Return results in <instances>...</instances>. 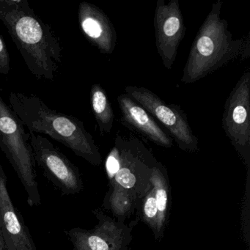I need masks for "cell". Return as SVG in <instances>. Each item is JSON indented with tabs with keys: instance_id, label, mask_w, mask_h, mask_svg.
Returning <instances> with one entry per match:
<instances>
[{
	"instance_id": "1",
	"label": "cell",
	"mask_w": 250,
	"mask_h": 250,
	"mask_svg": "<svg viewBox=\"0 0 250 250\" xmlns=\"http://www.w3.org/2000/svg\"><path fill=\"white\" fill-rule=\"evenodd\" d=\"M0 20L30 72L54 81L62 61L59 36L37 15L27 0H0Z\"/></svg>"
},
{
	"instance_id": "17",
	"label": "cell",
	"mask_w": 250,
	"mask_h": 250,
	"mask_svg": "<svg viewBox=\"0 0 250 250\" xmlns=\"http://www.w3.org/2000/svg\"><path fill=\"white\" fill-rule=\"evenodd\" d=\"M143 214L145 222L156 232L158 219V208L156 204L154 188L151 187L147 191L143 205Z\"/></svg>"
},
{
	"instance_id": "9",
	"label": "cell",
	"mask_w": 250,
	"mask_h": 250,
	"mask_svg": "<svg viewBox=\"0 0 250 250\" xmlns=\"http://www.w3.org/2000/svg\"><path fill=\"white\" fill-rule=\"evenodd\" d=\"M153 25L156 46L162 63L170 70L175 63L178 47L184 39L186 26L178 0H158L155 10Z\"/></svg>"
},
{
	"instance_id": "13",
	"label": "cell",
	"mask_w": 250,
	"mask_h": 250,
	"mask_svg": "<svg viewBox=\"0 0 250 250\" xmlns=\"http://www.w3.org/2000/svg\"><path fill=\"white\" fill-rule=\"evenodd\" d=\"M118 102L124 124L161 147H172V137L166 134L153 117L134 99L125 93L118 96Z\"/></svg>"
},
{
	"instance_id": "6",
	"label": "cell",
	"mask_w": 250,
	"mask_h": 250,
	"mask_svg": "<svg viewBox=\"0 0 250 250\" xmlns=\"http://www.w3.org/2000/svg\"><path fill=\"white\" fill-rule=\"evenodd\" d=\"M125 94L134 99L169 131L172 140L184 151H197L199 140L188 124L186 112L181 106L167 104L156 93L146 87L125 86Z\"/></svg>"
},
{
	"instance_id": "15",
	"label": "cell",
	"mask_w": 250,
	"mask_h": 250,
	"mask_svg": "<svg viewBox=\"0 0 250 250\" xmlns=\"http://www.w3.org/2000/svg\"><path fill=\"white\" fill-rule=\"evenodd\" d=\"M162 167L159 164H156L153 167L151 175L152 187L154 188L156 204L158 208L157 225H156V236L162 232V228L166 220L167 213L168 190L167 181L162 172Z\"/></svg>"
},
{
	"instance_id": "11",
	"label": "cell",
	"mask_w": 250,
	"mask_h": 250,
	"mask_svg": "<svg viewBox=\"0 0 250 250\" xmlns=\"http://www.w3.org/2000/svg\"><path fill=\"white\" fill-rule=\"evenodd\" d=\"M93 213L99 219L94 229L74 228L65 230L73 250H126L130 236L125 225L115 222L100 210Z\"/></svg>"
},
{
	"instance_id": "14",
	"label": "cell",
	"mask_w": 250,
	"mask_h": 250,
	"mask_svg": "<svg viewBox=\"0 0 250 250\" xmlns=\"http://www.w3.org/2000/svg\"><path fill=\"white\" fill-rule=\"evenodd\" d=\"M90 96L92 111L101 134H109L113 126L114 113L106 91L100 84H94Z\"/></svg>"
},
{
	"instance_id": "4",
	"label": "cell",
	"mask_w": 250,
	"mask_h": 250,
	"mask_svg": "<svg viewBox=\"0 0 250 250\" xmlns=\"http://www.w3.org/2000/svg\"><path fill=\"white\" fill-rule=\"evenodd\" d=\"M0 150L11 164L27 193L30 207L42 204L36 162L30 144V134L26 132L21 120L0 96Z\"/></svg>"
},
{
	"instance_id": "2",
	"label": "cell",
	"mask_w": 250,
	"mask_h": 250,
	"mask_svg": "<svg viewBox=\"0 0 250 250\" xmlns=\"http://www.w3.org/2000/svg\"><path fill=\"white\" fill-rule=\"evenodd\" d=\"M222 6V0L213 3L196 35L183 70L184 84L196 83L237 58H250V36L234 39L228 21L221 17Z\"/></svg>"
},
{
	"instance_id": "19",
	"label": "cell",
	"mask_w": 250,
	"mask_h": 250,
	"mask_svg": "<svg viewBox=\"0 0 250 250\" xmlns=\"http://www.w3.org/2000/svg\"><path fill=\"white\" fill-rule=\"evenodd\" d=\"M0 250H2V249H1V246H0Z\"/></svg>"
},
{
	"instance_id": "18",
	"label": "cell",
	"mask_w": 250,
	"mask_h": 250,
	"mask_svg": "<svg viewBox=\"0 0 250 250\" xmlns=\"http://www.w3.org/2000/svg\"><path fill=\"white\" fill-rule=\"evenodd\" d=\"M10 70L11 65L8 46L2 38L0 36V74L5 76L8 75Z\"/></svg>"
},
{
	"instance_id": "8",
	"label": "cell",
	"mask_w": 250,
	"mask_h": 250,
	"mask_svg": "<svg viewBox=\"0 0 250 250\" xmlns=\"http://www.w3.org/2000/svg\"><path fill=\"white\" fill-rule=\"evenodd\" d=\"M30 144L36 165L63 195H75L83 189L78 168L50 140L30 133Z\"/></svg>"
},
{
	"instance_id": "16",
	"label": "cell",
	"mask_w": 250,
	"mask_h": 250,
	"mask_svg": "<svg viewBox=\"0 0 250 250\" xmlns=\"http://www.w3.org/2000/svg\"><path fill=\"white\" fill-rule=\"evenodd\" d=\"M136 200L137 198L128 191L114 186L109 197V208L117 216H125L132 211Z\"/></svg>"
},
{
	"instance_id": "10",
	"label": "cell",
	"mask_w": 250,
	"mask_h": 250,
	"mask_svg": "<svg viewBox=\"0 0 250 250\" xmlns=\"http://www.w3.org/2000/svg\"><path fill=\"white\" fill-rule=\"evenodd\" d=\"M0 246L2 250H37L31 232L10 195L8 178L1 165Z\"/></svg>"
},
{
	"instance_id": "3",
	"label": "cell",
	"mask_w": 250,
	"mask_h": 250,
	"mask_svg": "<svg viewBox=\"0 0 250 250\" xmlns=\"http://www.w3.org/2000/svg\"><path fill=\"white\" fill-rule=\"evenodd\" d=\"M9 102L14 113L30 133L46 134L92 165H101L99 147L78 118L50 109L33 94L11 92Z\"/></svg>"
},
{
	"instance_id": "7",
	"label": "cell",
	"mask_w": 250,
	"mask_h": 250,
	"mask_svg": "<svg viewBox=\"0 0 250 250\" xmlns=\"http://www.w3.org/2000/svg\"><path fill=\"white\" fill-rule=\"evenodd\" d=\"M222 128L247 166L250 159V71L240 77L225 102Z\"/></svg>"
},
{
	"instance_id": "12",
	"label": "cell",
	"mask_w": 250,
	"mask_h": 250,
	"mask_svg": "<svg viewBox=\"0 0 250 250\" xmlns=\"http://www.w3.org/2000/svg\"><path fill=\"white\" fill-rule=\"evenodd\" d=\"M78 21L84 37L102 53L110 55L117 45V33L109 17L101 8L87 2L79 5Z\"/></svg>"
},
{
	"instance_id": "5",
	"label": "cell",
	"mask_w": 250,
	"mask_h": 250,
	"mask_svg": "<svg viewBox=\"0 0 250 250\" xmlns=\"http://www.w3.org/2000/svg\"><path fill=\"white\" fill-rule=\"evenodd\" d=\"M115 149L118 158V169L111 181L114 186L141 198L152 187L153 167L158 163L153 154L135 137L117 135Z\"/></svg>"
}]
</instances>
